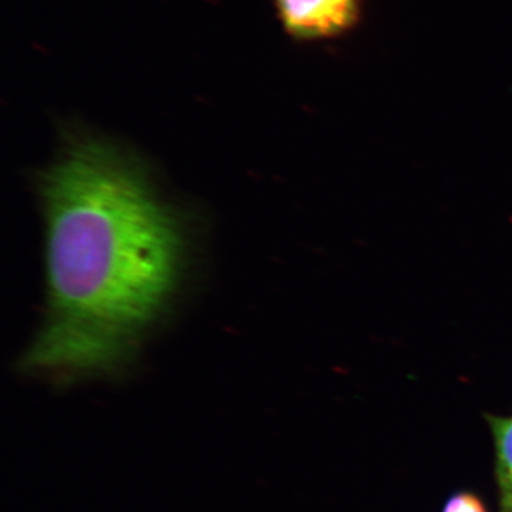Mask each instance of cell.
I'll return each mask as SVG.
<instances>
[{
	"label": "cell",
	"instance_id": "6da1fadb",
	"mask_svg": "<svg viewBox=\"0 0 512 512\" xmlns=\"http://www.w3.org/2000/svg\"><path fill=\"white\" fill-rule=\"evenodd\" d=\"M46 315L22 366L77 382L123 372L183 282L188 232L146 167L80 124L39 178Z\"/></svg>",
	"mask_w": 512,
	"mask_h": 512
},
{
	"label": "cell",
	"instance_id": "7a4b0ae2",
	"mask_svg": "<svg viewBox=\"0 0 512 512\" xmlns=\"http://www.w3.org/2000/svg\"><path fill=\"white\" fill-rule=\"evenodd\" d=\"M272 5L285 35L311 45L355 32L365 18L366 0H272Z\"/></svg>",
	"mask_w": 512,
	"mask_h": 512
},
{
	"label": "cell",
	"instance_id": "3957f363",
	"mask_svg": "<svg viewBox=\"0 0 512 512\" xmlns=\"http://www.w3.org/2000/svg\"><path fill=\"white\" fill-rule=\"evenodd\" d=\"M490 424L497 448L501 480L512 491V417H490Z\"/></svg>",
	"mask_w": 512,
	"mask_h": 512
},
{
	"label": "cell",
	"instance_id": "277c9868",
	"mask_svg": "<svg viewBox=\"0 0 512 512\" xmlns=\"http://www.w3.org/2000/svg\"><path fill=\"white\" fill-rule=\"evenodd\" d=\"M444 512H485L484 505L471 494H457L448 501Z\"/></svg>",
	"mask_w": 512,
	"mask_h": 512
}]
</instances>
